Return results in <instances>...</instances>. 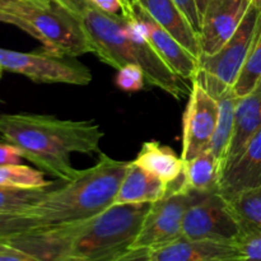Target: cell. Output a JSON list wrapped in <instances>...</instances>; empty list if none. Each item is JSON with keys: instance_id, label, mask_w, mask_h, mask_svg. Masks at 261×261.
<instances>
[{"instance_id": "6da1fadb", "label": "cell", "mask_w": 261, "mask_h": 261, "mask_svg": "<svg viewBox=\"0 0 261 261\" xmlns=\"http://www.w3.org/2000/svg\"><path fill=\"white\" fill-rule=\"evenodd\" d=\"M149 206L112 205L93 218L42 227L4 242L41 261H99L132 247Z\"/></svg>"}, {"instance_id": "7a4b0ae2", "label": "cell", "mask_w": 261, "mask_h": 261, "mask_svg": "<svg viewBox=\"0 0 261 261\" xmlns=\"http://www.w3.org/2000/svg\"><path fill=\"white\" fill-rule=\"evenodd\" d=\"M0 137L19 148L23 158L41 171L68 182L79 172L73 167L71 154H99L105 134L92 120L74 121L51 115L7 114L0 116Z\"/></svg>"}, {"instance_id": "3957f363", "label": "cell", "mask_w": 261, "mask_h": 261, "mask_svg": "<svg viewBox=\"0 0 261 261\" xmlns=\"http://www.w3.org/2000/svg\"><path fill=\"white\" fill-rule=\"evenodd\" d=\"M98 157L96 165L79 170L60 189L48 190L28 218L41 227L58 226L86 221L111 208L129 162L114 160L102 152Z\"/></svg>"}, {"instance_id": "277c9868", "label": "cell", "mask_w": 261, "mask_h": 261, "mask_svg": "<svg viewBox=\"0 0 261 261\" xmlns=\"http://www.w3.org/2000/svg\"><path fill=\"white\" fill-rule=\"evenodd\" d=\"M257 27L259 10L250 3L241 24L223 47L212 55L199 56V70L193 81L198 82L216 99L233 89L249 58Z\"/></svg>"}, {"instance_id": "5b68a950", "label": "cell", "mask_w": 261, "mask_h": 261, "mask_svg": "<svg viewBox=\"0 0 261 261\" xmlns=\"http://www.w3.org/2000/svg\"><path fill=\"white\" fill-rule=\"evenodd\" d=\"M14 14L27 20L35 28L46 50L74 58L92 53L91 42L81 17L56 3L50 7L20 3Z\"/></svg>"}, {"instance_id": "8992f818", "label": "cell", "mask_w": 261, "mask_h": 261, "mask_svg": "<svg viewBox=\"0 0 261 261\" xmlns=\"http://www.w3.org/2000/svg\"><path fill=\"white\" fill-rule=\"evenodd\" d=\"M0 66L3 70L22 74L36 83L87 86L92 82L91 70L78 59L46 48L20 53L0 47Z\"/></svg>"}, {"instance_id": "52a82bcc", "label": "cell", "mask_w": 261, "mask_h": 261, "mask_svg": "<svg viewBox=\"0 0 261 261\" xmlns=\"http://www.w3.org/2000/svg\"><path fill=\"white\" fill-rule=\"evenodd\" d=\"M198 194L178 189L175 181L168 194L161 200L150 204L137 239L132 247L152 250L182 237V219Z\"/></svg>"}, {"instance_id": "ba28073f", "label": "cell", "mask_w": 261, "mask_h": 261, "mask_svg": "<svg viewBox=\"0 0 261 261\" xmlns=\"http://www.w3.org/2000/svg\"><path fill=\"white\" fill-rule=\"evenodd\" d=\"M81 20L91 42L92 54L99 60L116 70L137 64L124 15L102 12L91 5L81 15Z\"/></svg>"}, {"instance_id": "9c48e42d", "label": "cell", "mask_w": 261, "mask_h": 261, "mask_svg": "<svg viewBox=\"0 0 261 261\" xmlns=\"http://www.w3.org/2000/svg\"><path fill=\"white\" fill-rule=\"evenodd\" d=\"M241 228L226 199L219 193L198 194L182 219V237L233 244Z\"/></svg>"}, {"instance_id": "30bf717a", "label": "cell", "mask_w": 261, "mask_h": 261, "mask_svg": "<svg viewBox=\"0 0 261 261\" xmlns=\"http://www.w3.org/2000/svg\"><path fill=\"white\" fill-rule=\"evenodd\" d=\"M218 112L217 99L193 81L182 120L181 158L184 162L208 150L218 122Z\"/></svg>"}, {"instance_id": "8fae6325", "label": "cell", "mask_w": 261, "mask_h": 261, "mask_svg": "<svg viewBox=\"0 0 261 261\" xmlns=\"http://www.w3.org/2000/svg\"><path fill=\"white\" fill-rule=\"evenodd\" d=\"M126 18V32L132 41L137 64L144 73L145 82L149 86L160 88L172 96L173 98L181 99L186 93V88L182 84V79L163 61L153 48L148 40L147 27L142 20L134 15L122 14Z\"/></svg>"}, {"instance_id": "7c38bea8", "label": "cell", "mask_w": 261, "mask_h": 261, "mask_svg": "<svg viewBox=\"0 0 261 261\" xmlns=\"http://www.w3.org/2000/svg\"><path fill=\"white\" fill-rule=\"evenodd\" d=\"M249 0H209L200 19V55H212L224 46L241 24Z\"/></svg>"}, {"instance_id": "4fadbf2b", "label": "cell", "mask_w": 261, "mask_h": 261, "mask_svg": "<svg viewBox=\"0 0 261 261\" xmlns=\"http://www.w3.org/2000/svg\"><path fill=\"white\" fill-rule=\"evenodd\" d=\"M126 13L144 23L147 27L148 40L152 43L153 48L181 79L193 81L195 78L199 70V58L191 54L162 25L158 24L138 3H130L129 7L122 10L121 14Z\"/></svg>"}, {"instance_id": "5bb4252c", "label": "cell", "mask_w": 261, "mask_h": 261, "mask_svg": "<svg viewBox=\"0 0 261 261\" xmlns=\"http://www.w3.org/2000/svg\"><path fill=\"white\" fill-rule=\"evenodd\" d=\"M239 260L234 244L199 241L185 237L149 250V261H214Z\"/></svg>"}, {"instance_id": "9a60e30c", "label": "cell", "mask_w": 261, "mask_h": 261, "mask_svg": "<svg viewBox=\"0 0 261 261\" xmlns=\"http://www.w3.org/2000/svg\"><path fill=\"white\" fill-rule=\"evenodd\" d=\"M261 129V89L255 88L251 93L239 97L234 110L232 139L223 165V173L239 160L250 140Z\"/></svg>"}, {"instance_id": "2e32d148", "label": "cell", "mask_w": 261, "mask_h": 261, "mask_svg": "<svg viewBox=\"0 0 261 261\" xmlns=\"http://www.w3.org/2000/svg\"><path fill=\"white\" fill-rule=\"evenodd\" d=\"M261 185V129L246 145L239 160L222 175L219 194L224 199Z\"/></svg>"}, {"instance_id": "e0dca14e", "label": "cell", "mask_w": 261, "mask_h": 261, "mask_svg": "<svg viewBox=\"0 0 261 261\" xmlns=\"http://www.w3.org/2000/svg\"><path fill=\"white\" fill-rule=\"evenodd\" d=\"M132 2L142 5L158 24L168 31L196 58L200 56L198 32L175 0H130Z\"/></svg>"}, {"instance_id": "ac0fdd59", "label": "cell", "mask_w": 261, "mask_h": 261, "mask_svg": "<svg viewBox=\"0 0 261 261\" xmlns=\"http://www.w3.org/2000/svg\"><path fill=\"white\" fill-rule=\"evenodd\" d=\"M170 185L150 175L142 167L129 162L121 181L114 205L124 204H153L165 198Z\"/></svg>"}, {"instance_id": "d6986e66", "label": "cell", "mask_w": 261, "mask_h": 261, "mask_svg": "<svg viewBox=\"0 0 261 261\" xmlns=\"http://www.w3.org/2000/svg\"><path fill=\"white\" fill-rule=\"evenodd\" d=\"M133 162L167 185L177 181L185 167L181 155L178 157L175 150L155 140L145 142Z\"/></svg>"}, {"instance_id": "ffe728a7", "label": "cell", "mask_w": 261, "mask_h": 261, "mask_svg": "<svg viewBox=\"0 0 261 261\" xmlns=\"http://www.w3.org/2000/svg\"><path fill=\"white\" fill-rule=\"evenodd\" d=\"M223 170L222 165L209 150L185 162L182 189L196 194L219 193Z\"/></svg>"}, {"instance_id": "44dd1931", "label": "cell", "mask_w": 261, "mask_h": 261, "mask_svg": "<svg viewBox=\"0 0 261 261\" xmlns=\"http://www.w3.org/2000/svg\"><path fill=\"white\" fill-rule=\"evenodd\" d=\"M237 99H239V97L234 94L233 89H229L228 92L222 94L219 98H217L219 109L218 122H217L216 132L212 138L208 150L221 162L222 170H223L224 161H226L229 143L232 139V133H233L234 110H236Z\"/></svg>"}, {"instance_id": "7402d4cb", "label": "cell", "mask_w": 261, "mask_h": 261, "mask_svg": "<svg viewBox=\"0 0 261 261\" xmlns=\"http://www.w3.org/2000/svg\"><path fill=\"white\" fill-rule=\"evenodd\" d=\"M226 200L241 231L261 233V185L240 191Z\"/></svg>"}, {"instance_id": "603a6c76", "label": "cell", "mask_w": 261, "mask_h": 261, "mask_svg": "<svg viewBox=\"0 0 261 261\" xmlns=\"http://www.w3.org/2000/svg\"><path fill=\"white\" fill-rule=\"evenodd\" d=\"M47 191L48 188L13 189L0 186V213L28 217Z\"/></svg>"}, {"instance_id": "cb8c5ba5", "label": "cell", "mask_w": 261, "mask_h": 261, "mask_svg": "<svg viewBox=\"0 0 261 261\" xmlns=\"http://www.w3.org/2000/svg\"><path fill=\"white\" fill-rule=\"evenodd\" d=\"M0 186L13 189H43L51 186L42 171L23 165H0Z\"/></svg>"}, {"instance_id": "d4e9b609", "label": "cell", "mask_w": 261, "mask_h": 261, "mask_svg": "<svg viewBox=\"0 0 261 261\" xmlns=\"http://www.w3.org/2000/svg\"><path fill=\"white\" fill-rule=\"evenodd\" d=\"M261 81V18L259 15V27L254 38L251 51L246 63L242 68L241 74L233 87L237 97H244L251 93Z\"/></svg>"}, {"instance_id": "484cf974", "label": "cell", "mask_w": 261, "mask_h": 261, "mask_svg": "<svg viewBox=\"0 0 261 261\" xmlns=\"http://www.w3.org/2000/svg\"><path fill=\"white\" fill-rule=\"evenodd\" d=\"M37 228L42 227L35 219L23 216L0 213V241H7Z\"/></svg>"}, {"instance_id": "4316f807", "label": "cell", "mask_w": 261, "mask_h": 261, "mask_svg": "<svg viewBox=\"0 0 261 261\" xmlns=\"http://www.w3.org/2000/svg\"><path fill=\"white\" fill-rule=\"evenodd\" d=\"M239 261H261V233L241 231L234 240Z\"/></svg>"}, {"instance_id": "83f0119b", "label": "cell", "mask_w": 261, "mask_h": 261, "mask_svg": "<svg viewBox=\"0 0 261 261\" xmlns=\"http://www.w3.org/2000/svg\"><path fill=\"white\" fill-rule=\"evenodd\" d=\"M145 76L138 64H129L117 70L116 86L125 92H138L144 88Z\"/></svg>"}, {"instance_id": "f1b7e54d", "label": "cell", "mask_w": 261, "mask_h": 261, "mask_svg": "<svg viewBox=\"0 0 261 261\" xmlns=\"http://www.w3.org/2000/svg\"><path fill=\"white\" fill-rule=\"evenodd\" d=\"M3 245L0 246V261H41L32 255L23 252L15 247L10 246L7 242L2 241Z\"/></svg>"}, {"instance_id": "f546056e", "label": "cell", "mask_w": 261, "mask_h": 261, "mask_svg": "<svg viewBox=\"0 0 261 261\" xmlns=\"http://www.w3.org/2000/svg\"><path fill=\"white\" fill-rule=\"evenodd\" d=\"M175 2L177 3L180 9L182 10L184 14L186 15V18H188L189 22L191 23L194 30H195L196 32H199V28H200V17H199L195 0H175Z\"/></svg>"}, {"instance_id": "4dcf8cb0", "label": "cell", "mask_w": 261, "mask_h": 261, "mask_svg": "<svg viewBox=\"0 0 261 261\" xmlns=\"http://www.w3.org/2000/svg\"><path fill=\"white\" fill-rule=\"evenodd\" d=\"M22 152L14 144H0V165H19Z\"/></svg>"}, {"instance_id": "1f68e13d", "label": "cell", "mask_w": 261, "mask_h": 261, "mask_svg": "<svg viewBox=\"0 0 261 261\" xmlns=\"http://www.w3.org/2000/svg\"><path fill=\"white\" fill-rule=\"evenodd\" d=\"M89 3L97 9L111 14H117L124 9V3L121 0H89Z\"/></svg>"}, {"instance_id": "d6a6232c", "label": "cell", "mask_w": 261, "mask_h": 261, "mask_svg": "<svg viewBox=\"0 0 261 261\" xmlns=\"http://www.w3.org/2000/svg\"><path fill=\"white\" fill-rule=\"evenodd\" d=\"M55 3L61 5V7L66 8V9L70 10L74 14L79 15V17L91 7L89 0H55Z\"/></svg>"}, {"instance_id": "836d02e7", "label": "cell", "mask_w": 261, "mask_h": 261, "mask_svg": "<svg viewBox=\"0 0 261 261\" xmlns=\"http://www.w3.org/2000/svg\"><path fill=\"white\" fill-rule=\"evenodd\" d=\"M20 3L23 2H19V0H0V10L14 14L17 12L18 7L20 5Z\"/></svg>"}, {"instance_id": "e575fe53", "label": "cell", "mask_w": 261, "mask_h": 261, "mask_svg": "<svg viewBox=\"0 0 261 261\" xmlns=\"http://www.w3.org/2000/svg\"><path fill=\"white\" fill-rule=\"evenodd\" d=\"M19 2L36 5V7H50L51 4H54V3H55V2H53V0H19Z\"/></svg>"}, {"instance_id": "d590c367", "label": "cell", "mask_w": 261, "mask_h": 261, "mask_svg": "<svg viewBox=\"0 0 261 261\" xmlns=\"http://www.w3.org/2000/svg\"><path fill=\"white\" fill-rule=\"evenodd\" d=\"M209 0H195V4H196V8H198V13H199V17H200L201 19V15H203L204 10H205L206 5H208Z\"/></svg>"}, {"instance_id": "8d00e7d4", "label": "cell", "mask_w": 261, "mask_h": 261, "mask_svg": "<svg viewBox=\"0 0 261 261\" xmlns=\"http://www.w3.org/2000/svg\"><path fill=\"white\" fill-rule=\"evenodd\" d=\"M249 2L251 3V4L254 5L257 10H259V15L261 18V0H249Z\"/></svg>"}, {"instance_id": "74e56055", "label": "cell", "mask_w": 261, "mask_h": 261, "mask_svg": "<svg viewBox=\"0 0 261 261\" xmlns=\"http://www.w3.org/2000/svg\"><path fill=\"white\" fill-rule=\"evenodd\" d=\"M121 2L124 3V9H126V8L130 5V0H121ZM124 9H122V10H124ZM121 13H122V12H121Z\"/></svg>"}, {"instance_id": "f35d334b", "label": "cell", "mask_w": 261, "mask_h": 261, "mask_svg": "<svg viewBox=\"0 0 261 261\" xmlns=\"http://www.w3.org/2000/svg\"><path fill=\"white\" fill-rule=\"evenodd\" d=\"M214 261H239V260H214Z\"/></svg>"}, {"instance_id": "ab89813d", "label": "cell", "mask_w": 261, "mask_h": 261, "mask_svg": "<svg viewBox=\"0 0 261 261\" xmlns=\"http://www.w3.org/2000/svg\"><path fill=\"white\" fill-rule=\"evenodd\" d=\"M256 88H260L261 89V81L259 82V84H257V86H256Z\"/></svg>"}, {"instance_id": "60d3db41", "label": "cell", "mask_w": 261, "mask_h": 261, "mask_svg": "<svg viewBox=\"0 0 261 261\" xmlns=\"http://www.w3.org/2000/svg\"><path fill=\"white\" fill-rule=\"evenodd\" d=\"M2 74H3V68L0 66V78H2Z\"/></svg>"}, {"instance_id": "b9f144b4", "label": "cell", "mask_w": 261, "mask_h": 261, "mask_svg": "<svg viewBox=\"0 0 261 261\" xmlns=\"http://www.w3.org/2000/svg\"><path fill=\"white\" fill-rule=\"evenodd\" d=\"M2 245H3V242H2V241H0V246H2Z\"/></svg>"}, {"instance_id": "7bdbcfd3", "label": "cell", "mask_w": 261, "mask_h": 261, "mask_svg": "<svg viewBox=\"0 0 261 261\" xmlns=\"http://www.w3.org/2000/svg\"><path fill=\"white\" fill-rule=\"evenodd\" d=\"M53 2H55V0H53Z\"/></svg>"}]
</instances>
